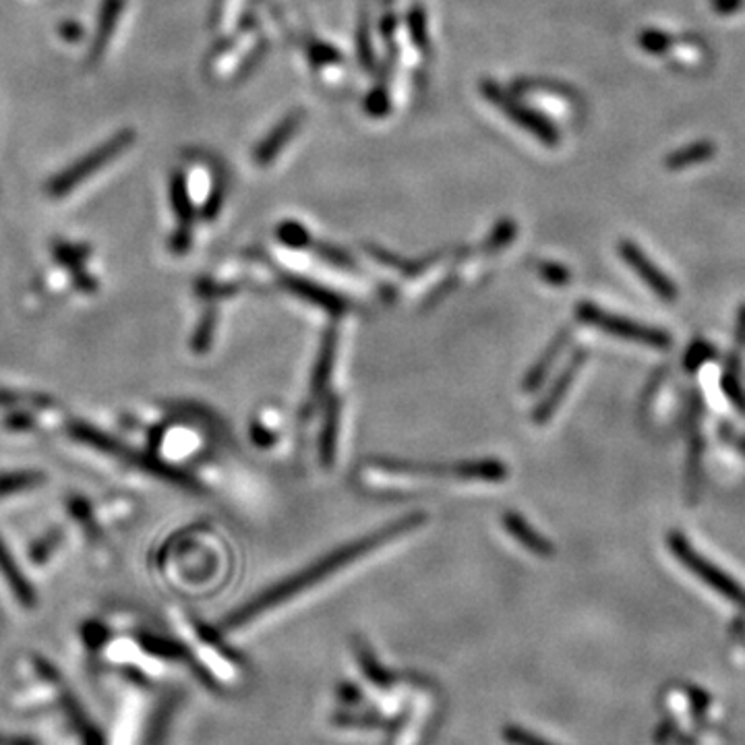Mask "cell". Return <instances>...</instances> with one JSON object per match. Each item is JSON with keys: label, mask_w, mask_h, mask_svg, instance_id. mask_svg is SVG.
<instances>
[{"label": "cell", "mask_w": 745, "mask_h": 745, "mask_svg": "<svg viewBox=\"0 0 745 745\" xmlns=\"http://www.w3.org/2000/svg\"><path fill=\"white\" fill-rule=\"evenodd\" d=\"M505 526L514 537L530 551H535L538 555H549L551 553V545L542 537H538L533 528L526 526V522L516 514H508L505 516Z\"/></svg>", "instance_id": "14"}, {"label": "cell", "mask_w": 745, "mask_h": 745, "mask_svg": "<svg viewBox=\"0 0 745 745\" xmlns=\"http://www.w3.org/2000/svg\"><path fill=\"white\" fill-rule=\"evenodd\" d=\"M715 156H717V145L712 142H694V144L685 145L682 149L671 151L664 158V168L671 172H680L689 166L703 164Z\"/></svg>", "instance_id": "13"}, {"label": "cell", "mask_w": 745, "mask_h": 745, "mask_svg": "<svg viewBox=\"0 0 745 745\" xmlns=\"http://www.w3.org/2000/svg\"><path fill=\"white\" fill-rule=\"evenodd\" d=\"M545 276H551V278H555V282L558 284H565V280H567V271L563 268H555V266H549V268H545Z\"/></svg>", "instance_id": "19"}, {"label": "cell", "mask_w": 745, "mask_h": 745, "mask_svg": "<svg viewBox=\"0 0 745 745\" xmlns=\"http://www.w3.org/2000/svg\"><path fill=\"white\" fill-rule=\"evenodd\" d=\"M576 369H578V361H574L572 363V367H570V371L565 373L563 375V379H559L558 386L553 388V392H551V395L540 404L537 408V420H547L549 416H551V413L558 408L559 400H561V395L565 393V390L570 388V379L574 377V373H576Z\"/></svg>", "instance_id": "15"}, {"label": "cell", "mask_w": 745, "mask_h": 745, "mask_svg": "<svg viewBox=\"0 0 745 745\" xmlns=\"http://www.w3.org/2000/svg\"><path fill=\"white\" fill-rule=\"evenodd\" d=\"M71 414L50 393L0 386V435L13 441H40L64 433Z\"/></svg>", "instance_id": "2"}, {"label": "cell", "mask_w": 745, "mask_h": 745, "mask_svg": "<svg viewBox=\"0 0 745 745\" xmlns=\"http://www.w3.org/2000/svg\"><path fill=\"white\" fill-rule=\"evenodd\" d=\"M102 278L89 269V251L85 247L62 245L54 251V268L48 269L32 286L29 305L40 309L46 305L85 301L98 296Z\"/></svg>", "instance_id": "3"}, {"label": "cell", "mask_w": 745, "mask_h": 745, "mask_svg": "<svg viewBox=\"0 0 745 745\" xmlns=\"http://www.w3.org/2000/svg\"><path fill=\"white\" fill-rule=\"evenodd\" d=\"M124 142H126V137H119V139H114V142L103 145L100 151L91 154V156H89L85 162H80L77 168H73V170L64 172L61 179H59V181L52 185V193H54V195H62V193L71 191L73 186L80 185V181H82L83 176H89V174H91L94 170H98L103 162H108V160H110L114 154H119V151H121V147L124 145Z\"/></svg>", "instance_id": "12"}, {"label": "cell", "mask_w": 745, "mask_h": 745, "mask_svg": "<svg viewBox=\"0 0 745 745\" xmlns=\"http://www.w3.org/2000/svg\"><path fill=\"white\" fill-rule=\"evenodd\" d=\"M578 315L579 319H584L586 323H593V326H597L600 330L613 333V335H620V338H625V340L650 344L655 349H667L671 344V338L664 331L646 328V326H640V323L630 321V319H623V317H618V315H609V313L597 309L595 305H588V303L579 305Z\"/></svg>", "instance_id": "8"}, {"label": "cell", "mask_w": 745, "mask_h": 745, "mask_svg": "<svg viewBox=\"0 0 745 745\" xmlns=\"http://www.w3.org/2000/svg\"><path fill=\"white\" fill-rule=\"evenodd\" d=\"M50 475L41 468L21 466L0 471V505L21 503L40 496L50 487Z\"/></svg>", "instance_id": "9"}, {"label": "cell", "mask_w": 745, "mask_h": 745, "mask_svg": "<svg viewBox=\"0 0 745 745\" xmlns=\"http://www.w3.org/2000/svg\"><path fill=\"white\" fill-rule=\"evenodd\" d=\"M669 547L675 553V558L682 559L683 565L694 572L698 578H703L708 586H712L715 590H719L724 599L733 600L735 604L744 607L745 609V590L724 572H721L717 565H712L710 561L696 553L689 542L682 537V535H671L669 537Z\"/></svg>", "instance_id": "5"}, {"label": "cell", "mask_w": 745, "mask_h": 745, "mask_svg": "<svg viewBox=\"0 0 745 745\" xmlns=\"http://www.w3.org/2000/svg\"><path fill=\"white\" fill-rule=\"evenodd\" d=\"M487 94H489V98H491L493 102L499 103V106L510 114V119H514V121H517L522 126L530 129V131L537 135L538 139H542L545 144H558V131H555V126L549 123V121H545V119H540L537 114L524 110L522 106H517V103L512 102V100H508L497 87H487Z\"/></svg>", "instance_id": "11"}, {"label": "cell", "mask_w": 745, "mask_h": 745, "mask_svg": "<svg viewBox=\"0 0 745 745\" xmlns=\"http://www.w3.org/2000/svg\"><path fill=\"white\" fill-rule=\"evenodd\" d=\"M744 4V0H712V7L719 15H731L735 13L740 7Z\"/></svg>", "instance_id": "18"}, {"label": "cell", "mask_w": 745, "mask_h": 745, "mask_svg": "<svg viewBox=\"0 0 745 745\" xmlns=\"http://www.w3.org/2000/svg\"><path fill=\"white\" fill-rule=\"evenodd\" d=\"M638 44H640L642 50H646L650 54H662L673 46V38L661 29H644L638 36Z\"/></svg>", "instance_id": "16"}, {"label": "cell", "mask_w": 745, "mask_h": 745, "mask_svg": "<svg viewBox=\"0 0 745 745\" xmlns=\"http://www.w3.org/2000/svg\"><path fill=\"white\" fill-rule=\"evenodd\" d=\"M294 123H296V119H289L280 129L273 131L276 135H271L268 142L259 147V160H269V158L278 151L280 144H284V142L289 139L290 133H292V129H294Z\"/></svg>", "instance_id": "17"}, {"label": "cell", "mask_w": 745, "mask_h": 745, "mask_svg": "<svg viewBox=\"0 0 745 745\" xmlns=\"http://www.w3.org/2000/svg\"><path fill=\"white\" fill-rule=\"evenodd\" d=\"M621 257L625 259V264L630 268L634 269L642 280L650 286V290L655 294H659L664 301H675L677 296V289L675 284L662 273L661 269H657V266L642 253V248L630 241H623L620 245Z\"/></svg>", "instance_id": "10"}, {"label": "cell", "mask_w": 745, "mask_h": 745, "mask_svg": "<svg viewBox=\"0 0 745 745\" xmlns=\"http://www.w3.org/2000/svg\"><path fill=\"white\" fill-rule=\"evenodd\" d=\"M71 533L66 524H54L46 528L38 537L32 538L25 547V567L34 570L36 576H48L54 567H59L71 545Z\"/></svg>", "instance_id": "7"}, {"label": "cell", "mask_w": 745, "mask_h": 745, "mask_svg": "<svg viewBox=\"0 0 745 745\" xmlns=\"http://www.w3.org/2000/svg\"><path fill=\"white\" fill-rule=\"evenodd\" d=\"M64 524L73 540H77L91 555L98 559L110 555L114 535L106 528L96 499L85 493L64 497Z\"/></svg>", "instance_id": "4"}, {"label": "cell", "mask_w": 745, "mask_h": 745, "mask_svg": "<svg viewBox=\"0 0 745 745\" xmlns=\"http://www.w3.org/2000/svg\"><path fill=\"white\" fill-rule=\"evenodd\" d=\"M423 522H425V516H423V514H413V516L402 517V520H398V522H392L390 526H386V528L373 533L369 537L358 538V540H354V542L344 545L342 549L331 551L326 558H321L317 563L309 565L307 570H303V572L290 576V578L284 579L282 584L271 586L269 590L261 593L257 599L251 600L248 604H245L241 611H236V613L227 621V625L234 627V625H241V623H245V621L253 620L255 615L264 613L269 607L292 599L296 593H303V590L310 588L313 584L321 582L326 576L344 570L346 565H351L352 561L369 555L375 549H379L381 545H386V542H390L393 538L402 537V535L411 533L413 528L420 526Z\"/></svg>", "instance_id": "1"}, {"label": "cell", "mask_w": 745, "mask_h": 745, "mask_svg": "<svg viewBox=\"0 0 745 745\" xmlns=\"http://www.w3.org/2000/svg\"><path fill=\"white\" fill-rule=\"evenodd\" d=\"M0 588L23 611H32L38 604V593L34 578L27 567L21 563L17 553L0 537Z\"/></svg>", "instance_id": "6"}]
</instances>
